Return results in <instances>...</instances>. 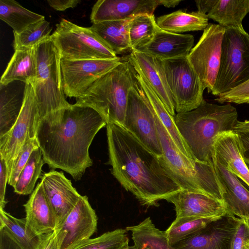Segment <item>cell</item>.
I'll return each mask as SVG.
<instances>
[{
	"label": "cell",
	"mask_w": 249,
	"mask_h": 249,
	"mask_svg": "<svg viewBox=\"0 0 249 249\" xmlns=\"http://www.w3.org/2000/svg\"><path fill=\"white\" fill-rule=\"evenodd\" d=\"M107 124L95 109L76 103L47 114L40 119L36 135L44 163L81 179L93 163L89 146Z\"/></svg>",
	"instance_id": "1"
},
{
	"label": "cell",
	"mask_w": 249,
	"mask_h": 249,
	"mask_svg": "<svg viewBox=\"0 0 249 249\" xmlns=\"http://www.w3.org/2000/svg\"><path fill=\"white\" fill-rule=\"evenodd\" d=\"M111 173L142 205H157L181 190L158 157L123 126L106 125Z\"/></svg>",
	"instance_id": "2"
},
{
	"label": "cell",
	"mask_w": 249,
	"mask_h": 249,
	"mask_svg": "<svg viewBox=\"0 0 249 249\" xmlns=\"http://www.w3.org/2000/svg\"><path fill=\"white\" fill-rule=\"evenodd\" d=\"M237 118V111L231 104L218 105L206 101L191 111L174 116L178 129L194 160L207 164H213L217 137L233 131Z\"/></svg>",
	"instance_id": "3"
},
{
	"label": "cell",
	"mask_w": 249,
	"mask_h": 249,
	"mask_svg": "<svg viewBox=\"0 0 249 249\" xmlns=\"http://www.w3.org/2000/svg\"><path fill=\"white\" fill-rule=\"evenodd\" d=\"M135 81L134 69L126 58L94 83L76 104L90 107L107 123L123 126L129 91Z\"/></svg>",
	"instance_id": "4"
},
{
	"label": "cell",
	"mask_w": 249,
	"mask_h": 249,
	"mask_svg": "<svg viewBox=\"0 0 249 249\" xmlns=\"http://www.w3.org/2000/svg\"><path fill=\"white\" fill-rule=\"evenodd\" d=\"M36 72L32 86L41 119L71 104L66 100L62 86L61 56L51 36L36 46Z\"/></svg>",
	"instance_id": "5"
},
{
	"label": "cell",
	"mask_w": 249,
	"mask_h": 249,
	"mask_svg": "<svg viewBox=\"0 0 249 249\" xmlns=\"http://www.w3.org/2000/svg\"><path fill=\"white\" fill-rule=\"evenodd\" d=\"M249 80V35L225 29L219 71L213 92L218 96Z\"/></svg>",
	"instance_id": "6"
},
{
	"label": "cell",
	"mask_w": 249,
	"mask_h": 249,
	"mask_svg": "<svg viewBox=\"0 0 249 249\" xmlns=\"http://www.w3.org/2000/svg\"><path fill=\"white\" fill-rule=\"evenodd\" d=\"M51 37L62 59L68 60L113 59L117 54L90 27H83L62 18Z\"/></svg>",
	"instance_id": "7"
},
{
	"label": "cell",
	"mask_w": 249,
	"mask_h": 249,
	"mask_svg": "<svg viewBox=\"0 0 249 249\" xmlns=\"http://www.w3.org/2000/svg\"><path fill=\"white\" fill-rule=\"evenodd\" d=\"M160 60L177 113L191 111L205 101V89L187 57Z\"/></svg>",
	"instance_id": "8"
},
{
	"label": "cell",
	"mask_w": 249,
	"mask_h": 249,
	"mask_svg": "<svg viewBox=\"0 0 249 249\" xmlns=\"http://www.w3.org/2000/svg\"><path fill=\"white\" fill-rule=\"evenodd\" d=\"M41 119L32 85L25 84L22 106L11 129L0 137V156L6 162L8 175L13 162L25 142L36 138Z\"/></svg>",
	"instance_id": "9"
},
{
	"label": "cell",
	"mask_w": 249,
	"mask_h": 249,
	"mask_svg": "<svg viewBox=\"0 0 249 249\" xmlns=\"http://www.w3.org/2000/svg\"><path fill=\"white\" fill-rule=\"evenodd\" d=\"M225 31L218 24L209 23L187 56L204 87L211 93L219 71Z\"/></svg>",
	"instance_id": "10"
},
{
	"label": "cell",
	"mask_w": 249,
	"mask_h": 249,
	"mask_svg": "<svg viewBox=\"0 0 249 249\" xmlns=\"http://www.w3.org/2000/svg\"><path fill=\"white\" fill-rule=\"evenodd\" d=\"M123 126L158 157L162 156L154 111L136 79L129 91Z\"/></svg>",
	"instance_id": "11"
},
{
	"label": "cell",
	"mask_w": 249,
	"mask_h": 249,
	"mask_svg": "<svg viewBox=\"0 0 249 249\" xmlns=\"http://www.w3.org/2000/svg\"><path fill=\"white\" fill-rule=\"evenodd\" d=\"M124 58L68 60L61 59L62 86L69 97L78 98L106 73L120 65Z\"/></svg>",
	"instance_id": "12"
},
{
	"label": "cell",
	"mask_w": 249,
	"mask_h": 249,
	"mask_svg": "<svg viewBox=\"0 0 249 249\" xmlns=\"http://www.w3.org/2000/svg\"><path fill=\"white\" fill-rule=\"evenodd\" d=\"M98 218L86 196H82L59 228L61 249H72L97 230Z\"/></svg>",
	"instance_id": "13"
},
{
	"label": "cell",
	"mask_w": 249,
	"mask_h": 249,
	"mask_svg": "<svg viewBox=\"0 0 249 249\" xmlns=\"http://www.w3.org/2000/svg\"><path fill=\"white\" fill-rule=\"evenodd\" d=\"M240 219L226 213L194 236L173 247L175 249H231Z\"/></svg>",
	"instance_id": "14"
},
{
	"label": "cell",
	"mask_w": 249,
	"mask_h": 249,
	"mask_svg": "<svg viewBox=\"0 0 249 249\" xmlns=\"http://www.w3.org/2000/svg\"><path fill=\"white\" fill-rule=\"evenodd\" d=\"M44 192L56 219V229L64 223L81 196L62 172L51 170L41 180Z\"/></svg>",
	"instance_id": "15"
},
{
	"label": "cell",
	"mask_w": 249,
	"mask_h": 249,
	"mask_svg": "<svg viewBox=\"0 0 249 249\" xmlns=\"http://www.w3.org/2000/svg\"><path fill=\"white\" fill-rule=\"evenodd\" d=\"M166 200L174 205L176 219L217 217L227 213L222 201L203 194L185 189L176 192Z\"/></svg>",
	"instance_id": "16"
},
{
	"label": "cell",
	"mask_w": 249,
	"mask_h": 249,
	"mask_svg": "<svg viewBox=\"0 0 249 249\" xmlns=\"http://www.w3.org/2000/svg\"><path fill=\"white\" fill-rule=\"evenodd\" d=\"M126 58L134 70L148 83L168 111L174 116V105L160 58L136 50H132Z\"/></svg>",
	"instance_id": "17"
},
{
	"label": "cell",
	"mask_w": 249,
	"mask_h": 249,
	"mask_svg": "<svg viewBox=\"0 0 249 249\" xmlns=\"http://www.w3.org/2000/svg\"><path fill=\"white\" fill-rule=\"evenodd\" d=\"M159 5L158 0H99L92 8L91 22L131 19L143 14H154Z\"/></svg>",
	"instance_id": "18"
},
{
	"label": "cell",
	"mask_w": 249,
	"mask_h": 249,
	"mask_svg": "<svg viewBox=\"0 0 249 249\" xmlns=\"http://www.w3.org/2000/svg\"><path fill=\"white\" fill-rule=\"evenodd\" d=\"M213 159L235 175L249 189V169L236 132L233 130L224 132L217 137L214 144Z\"/></svg>",
	"instance_id": "19"
},
{
	"label": "cell",
	"mask_w": 249,
	"mask_h": 249,
	"mask_svg": "<svg viewBox=\"0 0 249 249\" xmlns=\"http://www.w3.org/2000/svg\"><path fill=\"white\" fill-rule=\"evenodd\" d=\"M216 174L223 192L227 213L249 219V190L240 180L213 159Z\"/></svg>",
	"instance_id": "20"
},
{
	"label": "cell",
	"mask_w": 249,
	"mask_h": 249,
	"mask_svg": "<svg viewBox=\"0 0 249 249\" xmlns=\"http://www.w3.org/2000/svg\"><path fill=\"white\" fill-rule=\"evenodd\" d=\"M194 43L192 35L167 32L158 26L152 39L136 50L162 59H172L187 57Z\"/></svg>",
	"instance_id": "21"
},
{
	"label": "cell",
	"mask_w": 249,
	"mask_h": 249,
	"mask_svg": "<svg viewBox=\"0 0 249 249\" xmlns=\"http://www.w3.org/2000/svg\"><path fill=\"white\" fill-rule=\"evenodd\" d=\"M23 206L27 223L38 234H48L56 229L55 215L41 182L37 184Z\"/></svg>",
	"instance_id": "22"
},
{
	"label": "cell",
	"mask_w": 249,
	"mask_h": 249,
	"mask_svg": "<svg viewBox=\"0 0 249 249\" xmlns=\"http://www.w3.org/2000/svg\"><path fill=\"white\" fill-rule=\"evenodd\" d=\"M36 72V46L16 49L1 76L0 85L6 86L15 81L32 84Z\"/></svg>",
	"instance_id": "23"
},
{
	"label": "cell",
	"mask_w": 249,
	"mask_h": 249,
	"mask_svg": "<svg viewBox=\"0 0 249 249\" xmlns=\"http://www.w3.org/2000/svg\"><path fill=\"white\" fill-rule=\"evenodd\" d=\"M134 76L153 110L166 129L179 150L187 157L194 160L188 147L176 124L174 116L170 114L162 102L146 80L134 69Z\"/></svg>",
	"instance_id": "24"
},
{
	"label": "cell",
	"mask_w": 249,
	"mask_h": 249,
	"mask_svg": "<svg viewBox=\"0 0 249 249\" xmlns=\"http://www.w3.org/2000/svg\"><path fill=\"white\" fill-rule=\"evenodd\" d=\"M249 13V0H214L207 16L225 29L245 32L242 21Z\"/></svg>",
	"instance_id": "25"
},
{
	"label": "cell",
	"mask_w": 249,
	"mask_h": 249,
	"mask_svg": "<svg viewBox=\"0 0 249 249\" xmlns=\"http://www.w3.org/2000/svg\"><path fill=\"white\" fill-rule=\"evenodd\" d=\"M130 19L93 23L90 28L117 55L123 54L131 52L128 34Z\"/></svg>",
	"instance_id": "26"
},
{
	"label": "cell",
	"mask_w": 249,
	"mask_h": 249,
	"mask_svg": "<svg viewBox=\"0 0 249 249\" xmlns=\"http://www.w3.org/2000/svg\"><path fill=\"white\" fill-rule=\"evenodd\" d=\"M0 228H3L22 249H41L46 235L36 232L25 218H18L0 209Z\"/></svg>",
	"instance_id": "27"
},
{
	"label": "cell",
	"mask_w": 249,
	"mask_h": 249,
	"mask_svg": "<svg viewBox=\"0 0 249 249\" xmlns=\"http://www.w3.org/2000/svg\"><path fill=\"white\" fill-rule=\"evenodd\" d=\"M206 14L198 12L187 13L179 10L158 17L156 23L161 30L176 34L204 30L209 25Z\"/></svg>",
	"instance_id": "28"
},
{
	"label": "cell",
	"mask_w": 249,
	"mask_h": 249,
	"mask_svg": "<svg viewBox=\"0 0 249 249\" xmlns=\"http://www.w3.org/2000/svg\"><path fill=\"white\" fill-rule=\"evenodd\" d=\"M125 229L132 232L133 249H175L170 244L166 231L156 228L149 217Z\"/></svg>",
	"instance_id": "29"
},
{
	"label": "cell",
	"mask_w": 249,
	"mask_h": 249,
	"mask_svg": "<svg viewBox=\"0 0 249 249\" xmlns=\"http://www.w3.org/2000/svg\"><path fill=\"white\" fill-rule=\"evenodd\" d=\"M0 18L13 29V33L19 34L31 24L45 19V17L14 0H0Z\"/></svg>",
	"instance_id": "30"
},
{
	"label": "cell",
	"mask_w": 249,
	"mask_h": 249,
	"mask_svg": "<svg viewBox=\"0 0 249 249\" xmlns=\"http://www.w3.org/2000/svg\"><path fill=\"white\" fill-rule=\"evenodd\" d=\"M221 216L203 218L190 217L175 219L165 231L170 244L173 246L194 236L208 224Z\"/></svg>",
	"instance_id": "31"
},
{
	"label": "cell",
	"mask_w": 249,
	"mask_h": 249,
	"mask_svg": "<svg viewBox=\"0 0 249 249\" xmlns=\"http://www.w3.org/2000/svg\"><path fill=\"white\" fill-rule=\"evenodd\" d=\"M158 26L154 14H143L131 18L129 22L128 34L130 48L136 50L153 37Z\"/></svg>",
	"instance_id": "32"
},
{
	"label": "cell",
	"mask_w": 249,
	"mask_h": 249,
	"mask_svg": "<svg viewBox=\"0 0 249 249\" xmlns=\"http://www.w3.org/2000/svg\"><path fill=\"white\" fill-rule=\"evenodd\" d=\"M44 163L42 152L38 147L32 152L21 172L13 187L14 192L19 195L31 194L35 190L36 181L40 177Z\"/></svg>",
	"instance_id": "33"
},
{
	"label": "cell",
	"mask_w": 249,
	"mask_h": 249,
	"mask_svg": "<svg viewBox=\"0 0 249 249\" xmlns=\"http://www.w3.org/2000/svg\"><path fill=\"white\" fill-rule=\"evenodd\" d=\"M126 229H117L89 238L72 249H133L129 246Z\"/></svg>",
	"instance_id": "34"
},
{
	"label": "cell",
	"mask_w": 249,
	"mask_h": 249,
	"mask_svg": "<svg viewBox=\"0 0 249 249\" xmlns=\"http://www.w3.org/2000/svg\"><path fill=\"white\" fill-rule=\"evenodd\" d=\"M52 30L50 23L43 19L31 24L19 34L14 33V50L36 46L50 37Z\"/></svg>",
	"instance_id": "35"
},
{
	"label": "cell",
	"mask_w": 249,
	"mask_h": 249,
	"mask_svg": "<svg viewBox=\"0 0 249 249\" xmlns=\"http://www.w3.org/2000/svg\"><path fill=\"white\" fill-rule=\"evenodd\" d=\"M23 98L19 99L17 95L1 91L0 137L9 131L16 123L22 106Z\"/></svg>",
	"instance_id": "36"
},
{
	"label": "cell",
	"mask_w": 249,
	"mask_h": 249,
	"mask_svg": "<svg viewBox=\"0 0 249 249\" xmlns=\"http://www.w3.org/2000/svg\"><path fill=\"white\" fill-rule=\"evenodd\" d=\"M38 147L36 138L31 139L25 142L13 162L8 175V183L10 185L15 186L31 153Z\"/></svg>",
	"instance_id": "37"
},
{
	"label": "cell",
	"mask_w": 249,
	"mask_h": 249,
	"mask_svg": "<svg viewBox=\"0 0 249 249\" xmlns=\"http://www.w3.org/2000/svg\"><path fill=\"white\" fill-rule=\"evenodd\" d=\"M215 100L220 104H249V80L231 90L220 95Z\"/></svg>",
	"instance_id": "38"
},
{
	"label": "cell",
	"mask_w": 249,
	"mask_h": 249,
	"mask_svg": "<svg viewBox=\"0 0 249 249\" xmlns=\"http://www.w3.org/2000/svg\"><path fill=\"white\" fill-rule=\"evenodd\" d=\"M231 249H249V224L246 219H240Z\"/></svg>",
	"instance_id": "39"
},
{
	"label": "cell",
	"mask_w": 249,
	"mask_h": 249,
	"mask_svg": "<svg viewBox=\"0 0 249 249\" xmlns=\"http://www.w3.org/2000/svg\"><path fill=\"white\" fill-rule=\"evenodd\" d=\"M0 209H4L7 203L5 200L6 186L8 181V173L4 160L0 156Z\"/></svg>",
	"instance_id": "40"
},
{
	"label": "cell",
	"mask_w": 249,
	"mask_h": 249,
	"mask_svg": "<svg viewBox=\"0 0 249 249\" xmlns=\"http://www.w3.org/2000/svg\"><path fill=\"white\" fill-rule=\"evenodd\" d=\"M0 249H22L3 228H0Z\"/></svg>",
	"instance_id": "41"
},
{
	"label": "cell",
	"mask_w": 249,
	"mask_h": 249,
	"mask_svg": "<svg viewBox=\"0 0 249 249\" xmlns=\"http://www.w3.org/2000/svg\"><path fill=\"white\" fill-rule=\"evenodd\" d=\"M41 249H61V241L58 229L45 235Z\"/></svg>",
	"instance_id": "42"
},
{
	"label": "cell",
	"mask_w": 249,
	"mask_h": 249,
	"mask_svg": "<svg viewBox=\"0 0 249 249\" xmlns=\"http://www.w3.org/2000/svg\"><path fill=\"white\" fill-rule=\"evenodd\" d=\"M49 5L56 11H63L69 8H73L81 2L80 0H48Z\"/></svg>",
	"instance_id": "43"
},
{
	"label": "cell",
	"mask_w": 249,
	"mask_h": 249,
	"mask_svg": "<svg viewBox=\"0 0 249 249\" xmlns=\"http://www.w3.org/2000/svg\"><path fill=\"white\" fill-rule=\"evenodd\" d=\"M236 133L239 137L244 159L249 160V131Z\"/></svg>",
	"instance_id": "44"
},
{
	"label": "cell",
	"mask_w": 249,
	"mask_h": 249,
	"mask_svg": "<svg viewBox=\"0 0 249 249\" xmlns=\"http://www.w3.org/2000/svg\"><path fill=\"white\" fill-rule=\"evenodd\" d=\"M214 0H195L197 8V12L207 15L214 3Z\"/></svg>",
	"instance_id": "45"
},
{
	"label": "cell",
	"mask_w": 249,
	"mask_h": 249,
	"mask_svg": "<svg viewBox=\"0 0 249 249\" xmlns=\"http://www.w3.org/2000/svg\"><path fill=\"white\" fill-rule=\"evenodd\" d=\"M233 131L235 132H249V120L243 122L238 121L234 127Z\"/></svg>",
	"instance_id": "46"
},
{
	"label": "cell",
	"mask_w": 249,
	"mask_h": 249,
	"mask_svg": "<svg viewBox=\"0 0 249 249\" xmlns=\"http://www.w3.org/2000/svg\"><path fill=\"white\" fill-rule=\"evenodd\" d=\"M181 1V0H158L159 5H162L167 8L174 7Z\"/></svg>",
	"instance_id": "47"
},
{
	"label": "cell",
	"mask_w": 249,
	"mask_h": 249,
	"mask_svg": "<svg viewBox=\"0 0 249 249\" xmlns=\"http://www.w3.org/2000/svg\"><path fill=\"white\" fill-rule=\"evenodd\" d=\"M244 160H245V162L248 166V167L249 169V160H248L245 159H244Z\"/></svg>",
	"instance_id": "48"
},
{
	"label": "cell",
	"mask_w": 249,
	"mask_h": 249,
	"mask_svg": "<svg viewBox=\"0 0 249 249\" xmlns=\"http://www.w3.org/2000/svg\"><path fill=\"white\" fill-rule=\"evenodd\" d=\"M247 221H248V223L249 224V219H247Z\"/></svg>",
	"instance_id": "49"
}]
</instances>
